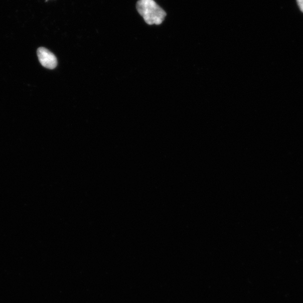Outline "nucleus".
<instances>
[{
  "label": "nucleus",
  "mask_w": 303,
  "mask_h": 303,
  "mask_svg": "<svg viewBox=\"0 0 303 303\" xmlns=\"http://www.w3.org/2000/svg\"><path fill=\"white\" fill-rule=\"evenodd\" d=\"M136 8L148 25H162L167 17V13L154 0H138Z\"/></svg>",
  "instance_id": "nucleus-1"
},
{
  "label": "nucleus",
  "mask_w": 303,
  "mask_h": 303,
  "mask_svg": "<svg viewBox=\"0 0 303 303\" xmlns=\"http://www.w3.org/2000/svg\"><path fill=\"white\" fill-rule=\"evenodd\" d=\"M37 55L40 63L46 68L54 69L58 65L55 55L44 47H40L37 50Z\"/></svg>",
  "instance_id": "nucleus-2"
},
{
  "label": "nucleus",
  "mask_w": 303,
  "mask_h": 303,
  "mask_svg": "<svg viewBox=\"0 0 303 303\" xmlns=\"http://www.w3.org/2000/svg\"><path fill=\"white\" fill-rule=\"evenodd\" d=\"M297 3L300 11L303 13V0H297Z\"/></svg>",
  "instance_id": "nucleus-3"
}]
</instances>
